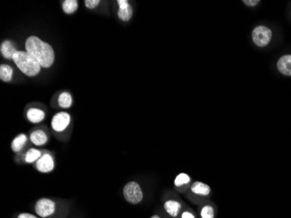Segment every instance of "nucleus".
Wrapping results in <instances>:
<instances>
[{
	"mask_svg": "<svg viewBox=\"0 0 291 218\" xmlns=\"http://www.w3.org/2000/svg\"><path fill=\"white\" fill-rule=\"evenodd\" d=\"M26 50L36 59L41 67L48 68L54 64L55 54L53 47L37 36H30L27 39Z\"/></svg>",
	"mask_w": 291,
	"mask_h": 218,
	"instance_id": "1",
	"label": "nucleus"
},
{
	"mask_svg": "<svg viewBox=\"0 0 291 218\" xmlns=\"http://www.w3.org/2000/svg\"><path fill=\"white\" fill-rule=\"evenodd\" d=\"M14 63L18 68L29 77H34L41 73V66L36 59L32 56L27 51H18L14 54Z\"/></svg>",
	"mask_w": 291,
	"mask_h": 218,
	"instance_id": "2",
	"label": "nucleus"
},
{
	"mask_svg": "<svg viewBox=\"0 0 291 218\" xmlns=\"http://www.w3.org/2000/svg\"><path fill=\"white\" fill-rule=\"evenodd\" d=\"M123 195L131 204H138L143 199V192L141 186L135 181H130L123 188Z\"/></svg>",
	"mask_w": 291,
	"mask_h": 218,
	"instance_id": "3",
	"label": "nucleus"
},
{
	"mask_svg": "<svg viewBox=\"0 0 291 218\" xmlns=\"http://www.w3.org/2000/svg\"><path fill=\"white\" fill-rule=\"evenodd\" d=\"M56 211V203L49 198H41L35 204V212L42 218L49 217Z\"/></svg>",
	"mask_w": 291,
	"mask_h": 218,
	"instance_id": "4",
	"label": "nucleus"
},
{
	"mask_svg": "<svg viewBox=\"0 0 291 218\" xmlns=\"http://www.w3.org/2000/svg\"><path fill=\"white\" fill-rule=\"evenodd\" d=\"M272 32L268 27L264 26H258L252 33V39L254 43L258 47H266L271 41Z\"/></svg>",
	"mask_w": 291,
	"mask_h": 218,
	"instance_id": "5",
	"label": "nucleus"
},
{
	"mask_svg": "<svg viewBox=\"0 0 291 218\" xmlns=\"http://www.w3.org/2000/svg\"><path fill=\"white\" fill-rule=\"evenodd\" d=\"M70 114H67L66 112L58 113L54 115L52 120V128L54 131L61 133L67 129V127L70 124Z\"/></svg>",
	"mask_w": 291,
	"mask_h": 218,
	"instance_id": "6",
	"label": "nucleus"
},
{
	"mask_svg": "<svg viewBox=\"0 0 291 218\" xmlns=\"http://www.w3.org/2000/svg\"><path fill=\"white\" fill-rule=\"evenodd\" d=\"M36 167L39 171L41 173H49L54 170L55 167L53 156L49 154H45L38 160Z\"/></svg>",
	"mask_w": 291,
	"mask_h": 218,
	"instance_id": "7",
	"label": "nucleus"
},
{
	"mask_svg": "<svg viewBox=\"0 0 291 218\" xmlns=\"http://www.w3.org/2000/svg\"><path fill=\"white\" fill-rule=\"evenodd\" d=\"M118 5H119V11H118V17L121 21H129L132 15H133V10L130 5L128 4L127 0H118Z\"/></svg>",
	"mask_w": 291,
	"mask_h": 218,
	"instance_id": "8",
	"label": "nucleus"
},
{
	"mask_svg": "<svg viewBox=\"0 0 291 218\" xmlns=\"http://www.w3.org/2000/svg\"><path fill=\"white\" fill-rule=\"evenodd\" d=\"M0 51L2 56L7 60H14V54L18 52L16 46L11 41H3L0 47Z\"/></svg>",
	"mask_w": 291,
	"mask_h": 218,
	"instance_id": "9",
	"label": "nucleus"
},
{
	"mask_svg": "<svg viewBox=\"0 0 291 218\" xmlns=\"http://www.w3.org/2000/svg\"><path fill=\"white\" fill-rule=\"evenodd\" d=\"M279 72L286 76H291V54H287L279 59L277 62Z\"/></svg>",
	"mask_w": 291,
	"mask_h": 218,
	"instance_id": "10",
	"label": "nucleus"
},
{
	"mask_svg": "<svg viewBox=\"0 0 291 218\" xmlns=\"http://www.w3.org/2000/svg\"><path fill=\"white\" fill-rule=\"evenodd\" d=\"M164 209L171 217H177L181 210V202L175 200H168L164 203Z\"/></svg>",
	"mask_w": 291,
	"mask_h": 218,
	"instance_id": "11",
	"label": "nucleus"
},
{
	"mask_svg": "<svg viewBox=\"0 0 291 218\" xmlns=\"http://www.w3.org/2000/svg\"><path fill=\"white\" fill-rule=\"evenodd\" d=\"M191 191L195 195L207 196L210 194V187L201 181H195L191 186Z\"/></svg>",
	"mask_w": 291,
	"mask_h": 218,
	"instance_id": "12",
	"label": "nucleus"
},
{
	"mask_svg": "<svg viewBox=\"0 0 291 218\" xmlns=\"http://www.w3.org/2000/svg\"><path fill=\"white\" fill-rule=\"evenodd\" d=\"M27 116L28 121L32 123H39L43 121L46 114H45V112L40 108H33L27 111Z\"/></svg>",
	"mask_w": 291,
	"mask_h": 218,
	"instance_id": "13",
	"label": "nucleus"
},
{
	"mask_svg": "<svg viewBox=\"0 0 291 218\" xmlns=\"http://www.w3.org/2000/svg\"><path fill=\"white\" fill-rule=\"evenodd\" d=\"M30 140L36 146H43L48 141V137L43 130L37 129L31 134Z\"/></svg>",
	"mask_w": 291,
	"mask_h": 218,
	"instance_id": "14",
	"label": "nucleus"
},
{
	"mask_svg": "<svg viewBox=\"0 0 291 218\" xmlns=\"http://www.w3.org/2000/svg\"><path fill=\"white\" fill-rule=\"evenodd\" d=\"M27 136L25 134H21L17 135L16 137L14 138V141H12V149L13 151L15 153H19V152L22 150V148L25 147V145L27 144Z\"/></svg>",
	"mask_w": 291,
	"mask_h": 218,
	"instance_id": "15",
	"label": "nucleus"
},
{
	"mask_svg": "<svg viewBox=\"0 0 291 218\" xmlns=\"http://www.w3.org/2000/svg\"><path fill=\"white\" fill-rule=\"evenodd\" d=\"M14 77V69L8 65L0 66V80L5 82H10Z\"/></svg>",
	"mask_w": 291,
	"mask_h": 218,
	"instance_id": "16",
	"label": "nucleus"
},
{
	"mask_svg": "<svg viewBox=\"0 0 291 218\" xmlns=\"http://www.w3.org/2000/svg\"><path fill=\"white\" fill-rule=\"evenodd\" d=\"M41 156H42V154L40 150H38L36 148H31L25 155V161L27 163H33L34 161H38Z\"/></svg>",
	"mask_w": 291,
	"mask_h": 218,
	"instance_id": "17",
	"label": "nucleus"
},
{
	"mask_svg": "<svg viewBox=\"0 0 291 218\" xmlns=\"http://www.w3.org/2000/svg\"><path fill=\"white\" fill-rule=\"evenodd\" d=\"M73 103V98L69 93L64 92L62 94H60L59 96V105L61 108H70Z\"/></svg>",
	"mask_w": 291,
	"mask_h": 218,
	"instance_id": "18",
	"label": "nucleus"
},
{
	"mask_svg": "<svg viewBox=\"0 0 291 218\" xmlns=\"http://www.w3.org/2000/svg\"><path fill=\"white\" fill-rule=\"evenodd\" d=\"M64 12L67 14L75 13L78 9V1L76 0H66L62 4Z\"/></svg>",
	"mask_w": 291,
	"mask_h": 218,
	"instance_id": "19",
	"label": "nucleus"
},
{
	"mask_svg": "<svg viewBox=\"0 0 291 218\" xmlns=\"http://www.w3.org/2000/svg\"><path fill=\"white\" fill-rule=\"evenodd\" d=\"M190 182V177L189 175L187 174H184V173H181V174H178L175 180H174V185L176 187H181V186H184V185L188 184Z\"/></svg>",
	"mask_w": 291,
	"mask_h": 218,
	"instance_id": "20",
	"label": "nucleus"
},
{
	"mask_svg": "<svg viewBox=\"0 0 291 218\" xmlns=\"http://www.w3.org/2000/svg\"><path fill=\"white\" fill-rule=\"evenodd\" d=\"M201 218H214V208L210 205H206L201 210Z\"/></svg>",
	"mask_w": 291,
	"mask_h": 218,
	"instance_id": "21",
	"label": "nucleus"
},
{
	"mask_svg": "<svg viewBox=\"0 0 291 218\" xmlns=\"http://www.w3.org/2000/svg\"><path fill=\"white\" fill-rule=\"evenodd\" d=\"M100 1L99 0H86L85 1V5L88 9H94L99 6Z\"/></svg>",
	"mask_w": 291,
	"mask_h": 218,
	"instance_id": "22",
	"label": "nucleus"
},
{
	"mask_svg": "<svg viewBox=\"0 0 291 218\" xmlns=\"http://www.w3.org/2000/svg\"><path fill=\"white\" fill-rule=\"evenodd\" d=\"M242 3H244L248 7H254L258 5V3H260V1L259 0H243Z\"/></svg>",
	"mask_w": 291,
	"mask_h": 218,
	"instance_id": "23",
	"label": "nucleus"
},
{
	"mask_svg": "<svg viewBox=\"0 0 291 218\" xmlns=\"http://www.w3.org/2000/svg\"><path fill=\"white\" fill-rule=\"evenodd\" d=\"M18 218H38L36 215L30 214V213H21L18 215Z\"/></svg>",
	"mask_w": 291,
	"mask_h": 218,
	"instance_id": "24",
	"label": "nucleus"
},
{
	"mask_svg": "<svg viewBox=\"0 0 291 218\" xmlns=\"http://www.w3.org/2000/svg\"><path fill=\"white\" fill-rule=\"evenodd\" d=\"M181 218H195V216L190 211H184L181 214Z\"/></svg>",
	"mask_w": 291,
	"mask_h": 218,
	"instance_id": "25",
	"label": "nucleus"
},
{
	"mask_svg": "<svg viewBox=\"0 0 291 218\" xmlns=\"http://www.w3.org/2000/svg\"><path fill=\"white\" fill-rule=\"evenodd\" d=\"M150 218H161V217H160V216H159V215H153V216H151Z\"/></svg>",
	"mask_w": 291,
	"mask_h": 218,
	"instance_id": "26",
	"label": "nucleus"
}]
</instances>
